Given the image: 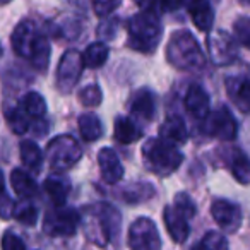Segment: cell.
<instances>
[{"mask_svg": "<svg viewBox=\"0 0 250 250\" xmlns=\"http://www.w3.org/2000/svg\"><path fill=\"white\" fill-rule=\"evenodd\" d=\"M12 50L19 57L29 60L36 70L45 72L50 63V42L45 35L38 31L33 21H21L12 33Z\"/></svg>", "mask_w": 250, "mask_h": 250, "instance_id": "6da1fadb", "label": "cell"}, {"mask_svg": "<svg viewBox=\"0 0 250 250\" xmlns=\"http://www.w3.org/2000/svg\"><path fill=\"white\" fill-rule=\"evenodd\" d=\"M188 130L184 118L178 115H168L165 122L160 125V139L167 141L170 144H184L187 143Z\"/></svg>", "mask_w": 250, "mask_h": 250, "instance_id": "ac0fdd59", "label": "cell"}, {"mask_svg": "<svg viewBox=\"0 0 250 250\" xmlns=\"http://www.w3.org/2000/svg\"><path fill=\"white\" fill-rule=\"evenodd\" d=\"M11 185L14 188V192L22 199L35 197L38 194V185H36L35 178L31 175H28L21 168H16L11 173Z\"/></svg>", "mask_w": 250, "mask_h": 250, "instance_id": "603a6c76", "label": "cell"}, {"mask_svg": "<svg viewBox=\"0 0 250 250\" xmlns=\"http://www.w3.org/2000/svg\"><path fill=\"white\" fill-rule=\"evenodd\" d=\"M185 7H187L192 22L199 31H211L212 22H214V11H212V5L209 2L199 0V2H190Z\"/></svg>", "mask_w": 250, "mask_h": 250, "instance_id": "ffe728a7", "label": "cell"}, {"mask_svg": "<svg viewBox=\"0 0 250 250\" xmlns=\"http://www.w3.org/2000/svg\"><path fill=\"white\" fill-rule=\"evenodd\" d=\"M226 93L231 103L243 113H250V79L247 76H233L226 79Z\"/></svg>", "mask_w": 250, "mask_h": 250, "instance_id": "5bb4252c", "label": "cell"}, {"mask_svg": "<svg viewBox=\"0 0 250 250\" xmlns=\"http://www.w3.org/2000/svg\"><path fill=\"white\" fill-rule=\"evenodd\" d=\"M19 154H21L22 165H26L31 171L36 173V171L42 170L43 154L36 143H33V141H22V143L19 144Z\"/></svg>", "mask_w": 250, "mask_h": 250, "instance_id": "cb8c5ba5", "label": "cell"}, {"mask_svg": "<svg viewBox=\"0 0 250 250\" xmlns=\"http://www.w3.org/2000/svg\"><path fill=\"white\" fill-rule=\"evenodd\" d=\"M184 103L188 113L194 118H199V120H206V117L211 113L209 111V96L199 84L188 86Z\"/></svg>", "mask_w": 250, "mask_h": 250, "instance_id": "e0dca14e", "label": "cell"}, {"mask_svg": "<svg viewBox=\"0 0 250 250\" xmlns=\"http://www.w3.org/2000/svg\"><path fill=\"white\" fill-rule=\"evenodd\" d=\"M130 115L136 122H151L156 115V96L151 89L143 87L136 91L129 103Z\"/></svg>", "mask_w": 250, "mask_h": 250, "instance_id": "4fadbf2b", "label": "cell"}, {"mask_svg": "<svg viewBox=\"0 0 250 250\" xmlns=\"http://www.w3.org/2000/svg\"><path fill=\"white\" fill-rule=\"evenodd\" d=\"M143 129L139 127V122L132 117H117L113 125V136L120 144H132L143 137Z\"/></svg>", "mask_w": 250, "mask_h": 250, "instance_id": "d6986e66", "label": "cell"}, {"mask_svg": "<svg viewBox=\"0 0 250 250\" xmlns=\"http://www.w3.org/2000/svg\"><path fill=\"white\" fill-rule=\"evenodd\" d=\"M84 59L77 50H67L57 65V87L60 93L67 94L74 89L84 69Z\"/></svg>", "mask_w": 250, "mask_h": 250, "instance_id": "ba28073f", "label": "cell"}, {"mask_svg": "<svg viewBox=\"0 0 250 250\" xmlns=\"http://www.w3.org/2000/svg\"><path fill=\"white\" fill-rule=\"evenodd\" d=\"M12 218L18 219L19 223H22V225H26V226H35L36 221H38V209L29 201L22 199V201H18L14 204Z\"/></svg>", "mask_w": 250, "mask_h": 250, "instance_id": "f546056e", "label": "cell"}, {"mask_svg": "<svg viewBox=\"0 0 250 250\" xmlns=\"http://www.w3.org/2000/svg\"><path fill=\"white\" fill-rule=\"evenodd\" d=\"M229 151V170L238 184L249 185L250 184V158L243 154L240 149H228Z\"/></svg>", "mask_w": 250, "mask_h": 250, "instance_id": "7402d4cb", "label": "cell"}, {"mask_svg": "<svg viewBox=\"0 0 250 250\" xmlns=\"http://www.w3.org/2000/svg\"><path fill=\"white\" fill-rule=\"evenodd\" d=\"M163 221L167 226L168 233H170L171 240L177 243H185L190 233V226H188V219L175 208L173 204L167 206L163 211Z\"/></svg>", "mask_w": 250, "mask_h": 250, "instance_id": "9a60e30c", "label": "cell"}, {"mask_svg": "<svg viewBox=\"0 0 250 250\" xmlns=\"http://www.w3.org/2000/svg\"><path fill=\"white\" fill-rule=\"evenodd\" d=\"M208 52L209 59L214 65H229L236 60L238 50H236V42L223 29L209 33L208 36Z\"/></svg>", "mask_w": 250, "mask_h": 250, "instance_id": "8fae6325", "label": "cell"}, {"mask_svg": "<svg viewBox=\"0 0 250 250\" xmlns=\"http://www.w3.org/2000/svg\"><path fill=\"white\" fill-rule=\"evenodd\" d=\"M211 214L225 233H235L242 226V209L231 201L214 199L211 206Z\"/></svg>", "mask_w": 250, "mask_h": 250, "instance_id": "7c38bea8", "label": "cell"}, {"mask_svg": "<svg viewBox=\"0 0 250 250\" xmlns=\"http://www.w3.org/2000/svg\"><path fill=\"white\" fill-rule=\"evenodd\" d=\"M143 160L149 171L160 175V177H168L180 168L184 154L173 144L167 143L160 137H153L144 143Z\"/></svg>", "mask_w": 250, "mask_h": 250, "instance_id": "5b68a950", "label": "cell"}, {"mask_svg": "<svg viewBox=\"0 0 250 250\" xmlns=\"http://www.w3.org/2000/svg\"><path fill=\"white\" fill-rule=\"evenodd\" d=\"M103 100V94H101V87L96 84H89V86L83 87L79 93V101L86 108H94L101 103Z\"/></svg>", "mask_w": 250, "mask_h": 250, "instance_id": "1f68e13d", "label": "cell"}, {"mask_svg": "<svg viewBox=\"0 0 250 250\" xmlns=\"http://www.w3.org/2000/svg\"><path fill=\"white\" fill-rule=\"evenodd\" d=\"M120 7V2H94L93 4V9L100 18H106L110 16L115 9Z\"/></svg>", "mask_w": 250, "mask_h": 250, "instance_id": "d590c367", "label": "cell"}, {"mask_svg": "<svg viewBox=\"0 0 250 250\" xmlns=\"http://www.w3.org/2000/svg\"><path fill=\"white\" fill-rule=\"evenodd\" d=\"M235 36L242 45L250 48V18H238L233 24Z\"/></svg>", "mask_w": 250, "mask_h": 250, "instance_id": "836d02e7", "label": "cell"}, {"mask_svg": "<svg viewBox=\"0 0 250 250\" xmlns=\"http://www.w3.org/2000/svg\"><path fill=\"white\" fill-rule=\"evenodd\" d=\"M84 236L98 247H106L120 229V214L113 206H86L81 214Z\"/></svg>", "mask_w": 250, "mask_h": 250, "instance_id": "7a4b0ae2", "label": "cell"}, {"mask_svg": "<svg viewBox=\"0 0 250 250\" xmlns=\"http://www.w3.org/2000/svg\"><path fill=\"white\" fill-rule=\"evenodd\" d=\"M45 158L52 170L62 173L72 168L83 158V147L72 136L62 134L48 143L45 149Z\"/></svg>", "mask_w": 250, "mask_h": 250, "instance_id": "8992f818", "label": "cell"}, {"mask_svg": "<svg viewBox=\"0 0 250 250\" xmlns=\"http://www.w3.org/2000/svg\"><path fill=\"white\" fill-rule=\"evenodd\" d=\"M98 165L101 177L106 184H117L124 177V167L111 147H101L98 153Z\"/></svg>", "mask_w": 250, "mask_h": 250, "instance_id": "2e32d148", "label": "cell"}, {"mask_svg": "<svg viewBox=\"0 0 250 250\" xmlns=\"http://www.w3.org/2000/svg\"><path fill=\"white\" fill-rule=\"evenodd\" d=\"M192 250H229L228 249V240L225 235L219 231H208L194 247Z\"/></svg>", "mask_w": 250, "mask_h": 250, "instance_id": "4dcf8cb0", "label": "cell"}, {"mask_svg": "<svg viewBox=\"0 0 250 250\" xmlns=\"http://www.w3.org/2000/svg\"><path fill=\"white\" fill-rule=\"evenodd\" d=\"M127 35H129V46L132 50L141 53H153L163 36L160 14L146 9L134 14L127 24Z\"/></svg>", "mask_w": 250, "mask_h": 250, "instance_id": "3957f363", "label": "cell"}, {"mask_svg": "<svg viewBox=\"0 0 250 250\" xmlns=\"http://www.w3.org/2000/svg\"><path fill=\"white\" fill-rule=\"evenodd\" d=\"M130 250H160L161 249V238L154 221L143 216L137 218L130 225L129 235H127Z\"/></svg>", "mask_w": 250, "mask_h": 250, "instance_id": "9c48e42d", "label": "cell"}, {"mask_svg": "<svg viewBox=\"0 0 250 250\" xmlns=\"http://www.w3.org/2000/svg\"><path fill=\"white\" fill-rule=\"evenodd\" d=\"M173 206H175V208H177L178 211H180L182 214H184L187 219H188V218H194L195 212H197L194 201H192V197L187 194V192H178V194L175 195Z\"/></svg>", "mask_w": 250, "mask_h": 250, "instance_id": "d6a6232c", "label": "cell"}, {"mask_svg": "<svg viewBox=\"0 0 250 250\" xmlns=\"http://www.w3.org/2000/svg\"><path fill=\"white\" fill-rule=\"evenodd\" d=\"M22 106V110L28 113V117L31 118H42L46 113V101L36 91H29L28 94H24V98L19 103Z\"/></svg>", "mask_w": 250, "mask_h": 250, "instance_id": "f1b7e54d", "label": "cell"}, {"mask_svg": "<svg viewBox=\"0 0 250 250\" xmlns=\"http://www.w3.org/2000/svg\"><path fill=\"white\" fill-rule=\"evenodd\" d=\"M14 204H16V202H11L7 192H4V194H2V218H4V219L11 218L12 211H14Z\"/></svg>", "mask_w": 250, "mask_h": 250, "instance_id": "8d00e7d4", "label": "cell"}, {"mask_svg": "<svg viewBox=\"0 0 250 250\" xmlns=\"http://www.w3.org/2000/svg\"><path fill=\"white\" fill-rule=\"evenodd\" d=\"M79 132L84 141L93 143L103 136V125L94 113H84L79 117Z\"/></svg>", "mask_w": 250, "mask_h": 250, "instance_id": "d4e9b609", "label": "cell"}, {"mask_svg": "<svg viewBox=\"0 0 250 250\" xmlns=\"http://www.w3.org/2000/svg\"><path fill=\"white\" fill-rule=\"evenodd\" d=\"M110 55V50L104 45L103 42H94L84 50L83 59H84V65L89 67V69H98V67L104 65Z\"/></svg>", "mask_w": 250, "mask_h": 250, "instance_id": "4316f807", "label": "cell"}, {"mask_svg": "<svg viewBox=\"0 0 250 250\" xmlns=\"http://www.w3.org/2000/svg\"><path fill=\"white\" fill-rule=\"evenodd\" d=\"M46 195L50 197V201L57 206V208H62L65 204L67 197L70 194V184L65 177L62 175H50L48 178L43 184Z\"/></svg>", "mask_w": 250, "mask_h": 250, "instance_id": "44dd1931", "label": "cell"}, {"mask_svg": "<svg viewBox=\"0 0 250 250\" xmlns=\"http://www.w3.org/2000/svg\"><path fill=\"white\" fill-rule=\"evenodd\" d=\"M81 225V214L72 208H53L43 218V231L48 236H72Z\"/></svg>", "mask_w": 250, "mask_h": 250, "instance_id": "52a82bcc", "label": "cell"}, {"mask_svg": "<svg viewBox=\"0 0 250 250\" xmlns=\"http://www.w3.org/2000/svg\"><path fill=\"white\" fill-rule=\"evenodd\" d=\"M202 132L209 137H216L221 141H233L238 132V125L228 108L219 106L212 110L206 117L204 125H202Z\"/></svg>", "mask_w": 250, "mask_h": 250, "instance_id": "30bf717a", "label": "cell"}, {"mask_svg": "<svg viewBox=\"0 0 250 250\" xmlns=\"http://www.w3.org/2000/svg\"><path fill=\"white\" fill-rule=\"evenodd\" d=\"M122 197L130 204H139L154 195V187L151 184H144V182H137V184H130L124 188Z\"/></svg>", "mask_w": 250, "mask_h": 250, "instance_id": "83f0119b", "label": "cell"}, {"mask_svg": "<svg viewBox=\"0 0 250 250\" xmlns=\"http://www.w3.org/2000/svg\"><path fill=\"white\" fill-rule=\"evenodd\" d=\"M167 60L178 70H199L204 69L206 57L195 36L188 31H177L170 36L167 45Z\"/></svg>", "mask_w": 250, "mask_h": 250, "instance_id": "277c9868", "label": "cell"}, {"mask_svg": "<svg viewBox=\"0 0 250 250\" xmlns=\"http://www.w3.org/2000/svg\"><path fill=\"white\" fill-rule=\"evenodd\" d=\"M5 120H7L9 127L14 134L22 136V134L28 132L29 129V120H28V113L22 110L21 104H16V106H7L4 111Z\"/></svg>", "mask_w": 250, "mask_h": 250, "instance_id": "484cf974", "label": "cell"}, {"mask_svg": "<svg viewBox=\"0 0 250 250\" xmlns=\"http://www.w3.org/2000/svg\"><path fill=\"white\" fill-rule=\"evenodd\" d=\"M2 250H26V245L21 236L12 231H5L2 236Z\"/></svg>", "mask_w": 250, "mask_h": 250, "instance_id": "e575fe53", "label": "cell"}]
</instances>
